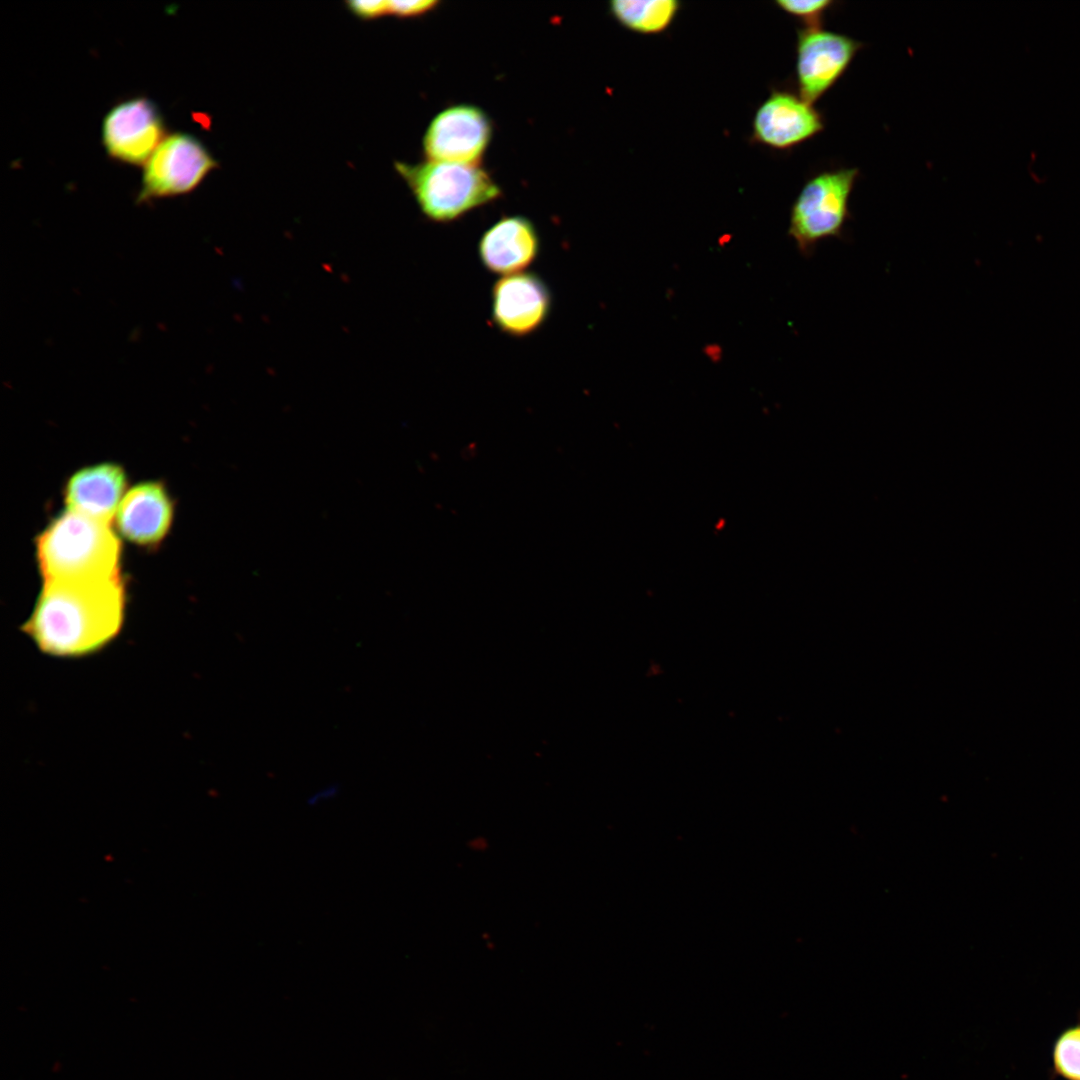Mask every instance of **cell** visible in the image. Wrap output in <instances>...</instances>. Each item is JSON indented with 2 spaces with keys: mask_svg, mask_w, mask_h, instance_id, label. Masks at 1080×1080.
I'll list each match as a JSON object with an SVG mask.
<instances>
[{
  "mask_svg": "<svg viewBox=\"0 0 1080 1080\" xmlns=\"http://www.w3.org/2000/svg\"><path fill=\"white\" fill-rule=\"evenodd\" d=\"M541 242L534 223L521 215L504 216L480 237L478 255L493 274L521 273L537 259Z\"/></svg>",
  "mask_w": 1080,
  "mask_h": 1080,
  "instance_id": "obj_12",
  "label": "cell"
},
{
  "mask_svg": "<svg viewBox=\"0 0 1080 1080\" xmlns=\"http://www.w3.org/2000/svg\"><path fill=\"white\" fill-rule=\"evenodd\" d=\"M346 5L353 14L363 19H374L388 14V1L354 0L347 1Z\"/></svg>",
  "mask_w": 1080,
  "mask_h": 1080,
  "instance_id": "obj_18",
  "label": "cell"
},
{
  "mask_svg": "<svg viewBox=\"0 0 1080 1080\" xmlns=\"http://www.w3.org/2000/svg\"><path fill=\"white\" fill-rule=\"evenodd\" d=\"M552 294L536 273L503 276L491 289V321L502 333L516 338L536 332L548 319Z\"/></svg>",
  "mask_w": 1080,
  "mask_h": 1080,
  "instance_id": "obj_9",
  "label": "cell"
},
{
  "mask_svg": "<svg viewBox=\"0 0 1080 1080\" xmlns=\"http://www.w3.org/2000/svg\"><path fill=\"white\" fill-rule=\"evenodd\" d=\"M680 7L675 0H614L610 11L616 20L639 33H658L673 21Z\"/></svg>",
  "mask_w": 1080,
  "mask_h": 1080,
  "instance_id": "obj_14",
  "label": "cell"
},
{
  "mask_svg": "<svg viewBox=\"0 0 1080 1080\" xmlns=\"http://www.w3.org/2000/svg\"><path fill=\"white\" fill-rule=\"evenodd\" d=\"M102 143L116 160L146 163L165 137V122L158 106L144 96L114 105L102 122Z\"/></svg>",
  "mask_w": 1080,
  "mask_h": 1080,
  "instance_id": "obj_8",
  "label": "cell"
},
{
  "mask_svg": "<svg viewBox=\"0 0 1080 1080\" xmlns=\"http://www.w3.org/2000/svg\"><path fill=\"white\" fill-rule=\"evenodd\" d=\"M125 609L126 589L121 577L48 581L22 630L49 656H87L119 635Z\"/></svg>",
  "mask_w": 1080,
  "mask_h": 1080,
  "instance_id": "obj_1",
  "label": "cell"
},
{
  "mask_svg": "<svg viewBox=\"0 0 1080 1080\" xmlns=\"http://www.w3.org/2000/svg\"><path fill=\"white\" fill-rule=\"evenodd\" d=\"M493 135L488 114L472 104L451 105L434 116L423 137L427 160L480 164Z\"/></svg>",
  "mask_w": 1080,
  "mask_h": 1080,
  "instance_id": "obj_7",
  "label": "cell"
},
{
  "mask_svg": "<svg viewBox=\"0 0 1080 1080\" xmlns=\"http://www.w3.org/2000/svg\"><path fill=\"white\" fill-rule=\"evenodd\" d=\"M127 475L118 464L101 463L82 468L65 484L68 510L111 522L125 495Z\"/></svg>",
  "mask_w": 1080,
  "mask_h": 1080,
  "instance_id": "obj_13",
  "label": "cell"
},
{
  "mask_svg": "<svg viewBox=\"0 0 1080 1080\" xmlns=\"http://www.w3.org/2000/svg\"><path fill=\"white\" fill-rule=\"evenodd\" d=\"M440 4L437 0H392L388 1V14L397 17H416L426 14Z\"/></svg>",
  "mask_w": 1080,
  "mask_h": 1080,
  "instance_id": "obj_17",
  "label": "cell"
},
{
  "mask_svg": "<svg viewBox=\"0 0 1080 1080\" xmlns=\"http://www.w3.org/2000/svg\"><path fill=\"white\" fill-rule=\"evenodd\" d=\"M217 166L197 137L182 131L170 133L146 161L136 201L188 193Z\"/></svg>",
  "mask_w": 1080,
  "mask_h": 1080,
  "instance_id": "obj_5",
  "label": "cell"
},
{
  "mask_svg": "<svg viewBox=\"0 0 1080 1080\" xmlns=\"http://www.w3.org/2000/svg\"><path fill=\"white\" fill-rule=\"evenodd\" d=\"M394 165L422 213L436 223L454 222L502 196L499 185L480 164L426 160Z\"/></svg>",
  "mask_w": 1080,
  "mask_h": 1080,
  "instance_id": "obj_3",
  "label": "cell"
},
{
  "mask_svg": "<svg viewBox=\"0 0 1080 1080\" xmlns=\"http://www.w3.org/2000/svg\"><path fill=\"white\" fill-rule=\"evenodd\" d=\"M337 792H338V789H337L336 786H328V787H326L324 789H321L319 792L314 793L308 799V802L311 805L318 804V803H320V802H322L324 800L333 798L337 794Z\"/></svg>",
  "mask_w": 1080,
  "mask_h": 1080,
  "instance_id": "obj_19",
  "label": "cell"
},
{
  "mask_svg": "<svg viewBox=\"0 0 1080 1080\" xmlns=\"http://www.w3.org/2000/svg\"><path fill=\"white\" fill-rule=\"evenodd\" d=\"M1057 1071L1069 1080H1080V1027L1064 1032L1054 1049Z\"/></svg>",
  "mask_w": 1080,
  "mask_h": 1080,
  "instance_id": "obj_15",
  "label": "cell"
},
{
  "mask_svg": "<svg viewBox=\"0 0 1080 1080\" xmlns=\"http://www.w3.org/2000/svg\"><path fill=\"white\" fill-rule=\"evenodd\" d=\"M858 176V168L825 169L804 184L792 205L788 229L804 256H811L824 240L844 237Z\"/></svg>",
  "mask_w": 1080,
  "mask_h": 1080,
  "instance_id": "obj_4",
  "label": "cell"
},
{
  "mask_svg": "<svg viewBox=\"0 0 1080 1080\" xmlns=\"http://www.w3.org/2000/svg\"><path fill=\"white\" fill-rule=\"evenodd\" d=\"M863 43L822 27L797 33L796 79L799 95L810 103L824 96L845 74Z\"/></svg>",
  "mask_w": 1080,
  "mask_h": 1080,
  "instance_id": "obj_6",
  "label": "cell"
},
{
  "mask_svg": "<svg viewBox=\"0 0 1080 1080\" xmlns=\"http://www.w3.org/2000/svg\"><path fill=\"white\" fill-rule=\"evenodd\" d=\"M835 3L831 0H778L776 5L801 20L808 28L822 27L824 17Z\"/></svg>",
  "mask_w": 1080,
  "mask_h": 1080,
  "instance_id": "obj_16",
  "label": "cell"
},
{
  "mask_svg": "<svg viewBox=\"0 0 1080 1080\" xmlns=\"http://www.w3.org/2000/svg\"><path fill=\"white\" fill-rule=\"evenodd\" d=\"M44 582L121 577V544L111 522L67 510L36 541Z\"/></svg>",
  "mask_w": 1080,
  "mask_h": 1080,
  "instance_id": "obj_2",
  "label": "cell"
},
{
  "mask_svg": "<svg viewBox=\"0 0 1080 1080\" xmlns=\"http://www.w3.org/2000/svg\"><path fill=\"white\" fill-rule=\"evenodd\" d=\"M825 128L823 114L800 95L774 91L757 110L754 138L775 149H790L816 136Z\"/></svg>",
  "mask_w": 1080,
  "mask_h": 1080,
  "instance_id": "obj_10",
  "label": "cell"
},
{
  "mask_svg": "<svg viewBox=\"0 0 1080 1080\" xmlns=\"http://www.w3.org/2000/svg\"><path fill=\"white\" fill-rule=\"evenodd\" d=\"M173 517L174 503L166 487L158 481H146L125 493L115 522L119 533L129 542L152 547L166 537Z\"/></svg>",
  "mask_w": 1080,
  "mask_h": 1080,
  "instance_id": "obj_11",
  "label": "cell"
}]
</instances>
